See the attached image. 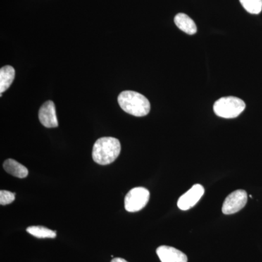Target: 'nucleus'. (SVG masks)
I'll use <instances>...</instances> for the list:
<instances>
[{"label":"nucleus","instance_id":"1","mask_svg":"<svg viewBox=\"0 0 262 262\" xmlns=\"http://www.w3.org/2000/svg\"><path fill=\"white\" fill-rule=\"evenodd\" d=\"M121 145L118 139L113 137H103L98 139L93 147L92 157L95 163L106 165L118 158Z\"/></svg>","mask_w":262,"mask_h":262},{"label":"nucleus","instance_id":"8","mask_svg":"<svg viewBox=\"0 0 262 262\" xmlns=\"http://www.w3.org/2000/svg\"><path fill=\"white\" fill-rule=\"evenodd\" d=\"M156 252L161 262H187V255L170 246H160Z\"/></svg>","mask_w":262,"mask_h":262},{"label":"nucleus","instance_id":"5","mask_svg":"<svg viewBox=\"0 0 262 262\" xmlns=\"http://www.w3.org/2000/svg\"><path fill=\"white\" fill-rule=\"evenodd\" d=\"M248 201L247 192L243 189L234 191L226 198L222 206L224 214H234L246 206Z\"/></svg>","mask_w":262,"mask_h":262},{"label":"nucleus","instance_id":"11","mask_svg":"<svg viewBox=\"0 0 262 262\" xmlns=\"http://www.w3.org/2000/svg\"><path fill=\"white\" fill-rule=\"evenodd\" d=\"M15 72L11 66H5L0 70V94L9 89L15 78Z\"/></svg>","mask_w":262,"mask_h":262},{"label":"nucleus","instance_id":"12","mask_svg":"<svg viewBox=\"0 0 262 262\" xmlns=\"http://www.w3.org/2000/svg\"><path fill=\"white\" fill-rule=\"evenodd\" d=\"M27 232L37 238H55L56 232L40 226H32L27 229Z\"/></svg>","mask_w":262,"mask_h":262},{"label":"nucleus","instance_id":"4","mask_svg":"<svg viewBox=\"0 0 262 262\" xmlns=\"http://www.w3.org/2000/svg\"><path fill=\"white\" fill-rule=\"evenodd\" d=\"M150 193L144 187H136L127 193L125 198V208L127 211L134 213L141 211L149 201Z\"/></svg>","mask_w":262,"mask_h":262},{"label":"nucleus","instance_id":"15","mask_svg":"<svg viewBox=\"0 0 262 262\" xmlns=\"http://www.w3.org/2000/svg\"><path fill=\"white\" fill-rule=\"evenodd\" d=\"M111 262H128L126 260L124 259V258H114L113 260H112Z\"/></svg>","mask_w":262,"mask_h":262},{"label":"nucleus","instance_id":"7","mask_svg":"<svg viewBox=\"0 0 262 262\" xmlns=\"http://www.w3.org/2000/svg\"><path fill=\"white\" fill-rule=\"evenodd\" d=\"M39 120L43 126L52 128L58 126L57 120L56 106L52 101H46L39 108Z\"/></svg>","mask_w":262,"mask_h":262},{"label":"nucleus","instance_id":"6","mask_svg":"<svg viewBox=\"0 0 262 262\" xmlns=\"http://www.w3.org/2000/svg\"><path fill=\"white\" fill-rule=\"evenodd\" d=\"M204 192L205 189L203 186L201 184H194L190 189L180 196L177 206L182 211H187L195 206L204 194Z\"/></svg>","mask_w":262,"mask_h":262},{"label":"nucleus","instance_id":"3","mask_svg":"<svg viewBox=\"0 0 262 262\" xmlns=\"http://www.w3.org/2000/svg\"><path fill=\"white\" fill-rule=\"evenodd\" d=\"M246 108V103L241 98L228 96L221 98L213 105V111L217 116L232 119L238 117Z\"/></svg>","mask_w":262,"mask_h":262},{"label":"nucleus","instance_id":"13","mask_svg":"<svg viewBox=\"0 0 262 262\" xmlns=\"http://www.w3.org/2000/svg\"><path fill=\"white\" fill-rule=\"evenodd\" d=\"M245 10L251 14H258L262 10V0H239Z\"/></svg>","mask_w":262,"mask_h":262},{"label":"nucleus","instance_id":"9","mask_svg":"<svg viewBox=\"0 0 262 262\" xmlns=\"http://www.w3.org/2000/svg\"><path fill=\"white\" fill-rule=\"evenodd\" d=\"M174 22L180 30L187 33V34L193 35L198 31L194 20L184 13H179L176 15L174 18Z\"/></svg>","mask_w":262,"mask_h":262},{"label":"nucleus","instance_id":"14","mask_svg":"<svg viewBox=\"0 0 262 262\" xmlns=\"http://www.w3.org/2000/svg\"><path fill=\"white\" fill-rule=\"evenodd\" d=\"M14 201V193L6 190L0 191V204H1L2 206L10 204V203H13Z\"/></svg>","mask_w":262,"mask_h":262},{"label":"nucleus","instance_id":"2","mask_svg":"<svg viewBox=\"0 0 262 262\" xmlns=\"http://www.w3.org/2000/svg\"><path fill=\"white\" fill-rule=\"evenodd\" d=\"M117 100L122 110L133 116L144 117L149 113L151 106L149 100L139 93L122 91Z\"/></svg>","mask_w":262,"mask_h":262},{"label":"nucleus","instance_id":"10","mask_svg":"<svg viewBox=\"0 0 262 262\" xmlns=\"http://www.w3.org/2000/svg\"><path fill=\"white\" fill-rule=\"evenodd\" d=\"M3 167L7 173L17 177V178L24 179L28 176V169L26 168L22 164L19 163L16 160L8 159L5 160Z\"/></svg>","mask_w":262,"mask_h":262}]
</instances>
